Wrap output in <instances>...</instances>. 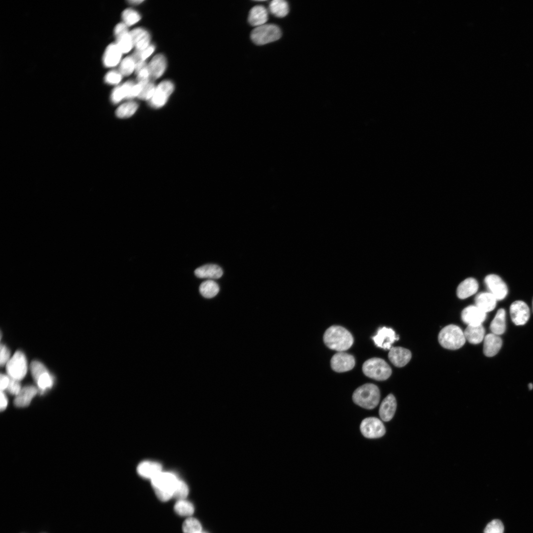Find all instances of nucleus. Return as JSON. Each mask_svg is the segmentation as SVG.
I'll return each mask as SVG.
<instances>
[{
  "label": "nucleus",
  "mask_w": 533,
  "mask_h": 533,
  "mask_svg": "<svg viewBox=\"0 0 533 533\" xmlns=\"http://www.w3.org/2000/svg\"><path fill=\"white\" fill-rule=\"evenodd\" d=\"M351 333L341 326L333 325L329 327L323 335V341L329 348L339 352L349 349L353 343Z\"/></svg>",
  "instance_id": "nucleus-1"
},
{
  "label": "nucleus",
  "mask_w": 533,
  "mask_h": 533,
  "mask_svg": "<svg viewBox=\"0 0 533 533\" xmlns=\"http://www.w3.org/2000/svg\"><path fill=\"white\" fill-rule=\"evenodd\" d=\"M179 481L173 473L161 471L151 479V483L157 497L166 501L173 497Z\"/></svg>",
  "instance_id": "nucleus-2"
},
{
  "label": "nucleus",
  "mask_w": 533,
  "mask_h": 533,
  "mask_svg": "<svg viewBox=\"0 0 533 533\" xmlns=\"http://www.w3.org/2000/svg\"><path fill=\"white\" fill-rule=\"evenodd\" d=\"M380 399L379 389L373 383H366L358 387L352 395L353 401L356 404L369 410L377 407Z\"/></svg>",
  "instance_id": "nucleus-3"
},
{
  "label": "nucleus",
  "mask_w": 533,
  "mask_h": 533,
  "mask_svg": "<svg viewBox=\"0 0 533 533\" xmlns=\"http://www.w3.org/2000/svg\"><path fill=\"white\" fill-rule=\"evenodd\" d=\"M464 332L457 326L449 325L444 327L438 335L440 344L444 348L455 350L462 347L465 342Z\"/></svg>",
  "instance_id": "nucleus-4"
},
{
  "label": "nucleus",
  "mask_w": 533,
  "mask_h": 533,
  "mask_svg": "<svg viewBox=\"0 0 533 533\" xmlns=\"http://www.w3.org/2000/svg\"><path fill=\"white\" fill-rule=\"evenodd\" d=\"M362 371L368 377L377 381L387 380L391 374L389 365L382 359L372 358L363 364Z\"/></svg>",
  "instance_id": "nucleus-5"
},
{
  "label": "nucleus",
  "mask_w": 533,
  "mask_h": 533,
  "mask_svg": "<svg viewBox=\"0 0 533 533\" xmlns=\"http://www.w3.org/2000/svg\"><path fill=\"white\" fill-rule=\"evenodd\" d=\"M281 35L278 26L273 24H265L255 27L251 32L250 37L255 44L262 45L279 39Z\"/></svg>",
  "instance_id": "nucleus-6"
},
{
  "label": "nucleus",
  "mask_w": 533,
  "mask_h": 533,
  "mask_svg": "<svg viewBox=\"0 0 533 533\" xmlns=\"http://www.w3.org/2000/svg\"><path fill=\"white\" fill-rule=\"evenodd\" d=\"M27 368L26 356L21 351H16L6 364V370L8 376L18 381L25 377Z\"/></svg>",
  "instance_id": "nucleus-7"
},
{
  "label": "nucleus",
  "mask_w": 533,
  "mask_h": 533,
  "mask_svg": "<svg viewBox=\"0 0 533 533\" xmlns=\"http://www.w3.org/2000/svg\"><path fill=\"white\" fill-rule=\"evenodd\" d=\"M174 85L169 80L161 82L155 88L154 94L149 100L150 106L153 108L163 107L174 91Z\"/></svg>",
  "instance_id": "nucleus-8"
},
{
  "label": "nucleus",
  "mask_w": 533,
  "mask_h": 533,
  "mask_svg": "<svg viewBox=\"0 0 533 533\" xmlns=\"http://www.w3.org/2000/svg\"><path fill=\"white\" fill-rule=\"evenodd\" d=\"M360 429L362 435L367 438H378L383 436L385 433L383 423L375 417L364 419L360 424Z\"/></svg>",
  "instance_id": "nucleus-9"
},
{
  "label": "nucleus",
  "mask_w": 533,
  "mask_h": 533,
  "mask_svg": "<svg viewBox=\"0 0 533 533\" xmlns=\"http://www.w3.org/2000/svg\"><path fill=\"white\" fill-rule=\"evenodd\" d=\"M485 283L489 292L492 294L497 300L504 299L507 295L508 288L506 283L497 275L491 274L485 278Z\"/></svg>",
  "instance_id": "nucleus-10"
},
{
  "label": "nucleus",
  "mask_w": 533,
  "mask_h": 533,
  "mask_svg": "<svg viewBox=\"0 0 533 533\" xmlns=\"http://www.w3.org/2000/svg\"><path fill=\"white\" fill-rule=\"evenodd\" d=\"M114 34L116 39L115 44L122 53H126L130 51L134 45L127 26L124 23L117 24L114 28Z\"/></svg>",
  "instance_id": "nucleus-11"
},
{
  "label": "nucleus",
  "mask_w": 533,
  "mask_h": 533,
  "mask_svg": "<svg viewBox=\"0 0 533 533\" xmlns=\"http://www.w3.org/2000/svg\"><path fill=\"white\" fill-rule=\"evenodd\" d=\"M375 344L383 349H390L392 344L399 337L391 328L382 327L379 328L377 334L372 337Z\"/></svg>",
  "instance_id": "nucleus-12"
},
{
  "label": "nucleus",
  "mask_w": 533,
  "mask_h": 533,
  "mask_svg": "<svg viewBox=\"0 0 533 533\" xmlns=\"http://www.w3.org/2000/svg\"><path fill=\"white\" fill-rule=\"evenodd\" d=\"M354 357L344 352H339L335 354L331 359V366L335 372H345L351 370L355 366Z\"/></svg>",
  "instance_id": "nucleus-13"
},
{
  "label": "nucleus",
  "mask_w": 533,
  "mask_h": 533,
  "mask_svg": "<svg viewBox=\"0 0 533 533\" xmlns=\"http://www.w3.org/2000/svg\"><path fill=\"white\" fill-rule=\"evenodd\" d=\"M510 313L513 322L518 326L525 324L530 316L529 307L522 301H516L511 305Z\"/></svg>",
  "instance_id": "nucleus-14"
},
{
  "label": "nucleus",
  "mask_w": 533,
  "mask_h": 533,
  "mask_svg": "<svg viewBox=\"0 0 533 533\" xmlns=\"http://www.w3.org/2000/svg\"><path fill=\"white\" fill-rule=\"evenodd\" d=\"M486 317V313L475 305H471L465 307L461 313L462 321L470 326L482 325Z\"/></svg>",
  "instance_id": "nucleus-15"
},
{
  "label": "nucleus",
  "mask_w": 533,
  "mask_h": 533,
  "mask_svg": "<svg viewBox=\"0 0 533 533\" xmlns=\"http://www.w3.org/2000/svg\"><path fill=\"white\" fill-rule=\"evenodd\" d=\"M388 358L395 366L402 367L406 365L411 360L412 354L410 351L402 347H392L388 353Z\"/></svg>",
  "instance_id": "nucleus-16"
},
{
  "label": "nucleus",
  "mask_w": 533,
  "mask_h": 533,
  "mask_svg": "<svg viewBox=\"0 0 533 533\" xmlns=\"http://www.w3.org/2000/svg\"><path fill=\"white\" fill-rule=\"evenodd\" d=\"M166 65V59L164 55H155L148 65L150 79L153 81L160 77L164 72Z\"/></svg>",
  "instance_id": "nucleus-17"
},
{
  "label": "nucleus",
  "mask_w": 533,
  "mask_h": 533,
  "mask_svg": "<svg viewBox=\"0 0 533 533\" xmlns=\"http://www.w3.org/2000/svg\"><path fill=\"white\" fill-rule=\"evenodd\" d=\"M502 341L500 337L493 333L488 334L484 339L483 352L488 357L496 355L500 349Z\"/></svg>",
  "instance_id": "nucleus-18"
},
{
  "label": "nucleus",
  "mask_w": 533,
  "mask_h": 533,
  "mask_svg": "<svg viewBox=\"0 0 533 533\" xmlns=\"http://www.w3.org/2000/svg\"><path fill=\"white\" fill-rule=\"evenodd\" d=\"M397 407L396 400L394 396L390 394L382 401L379 408V415L384 421L390 420L395 414Z\"/></svg>",
  "instance_id": "nucleus-19"
},
{
  "label": "nucleus",
  "mask_w": 533,
  "mask_h": 533,
  "mask_svg": "<svg viewBox=\"0 0 533 533\" xmlns=\"http://www.w3.org/2000/svg\"><path fill=\"white\" fill-rule=\"evenodd\" d=\"M478 287V283L475 278H467L458 285L457 290V296L460 299L467 298L475 294Z\"/></svg>",
  "instance_id": "nucleus-20"
},
{
  "label": "nucleus",
  "mask_w": 533,
  "mask_h": 533,
  "mask_svg": "<svg viewBox=\"0 0 533 533\" xmlns=\"http://www.w3.org/2000/svg\"><path fill=\"white\" fill-rule=\"evenodd\" d=\"M122 53L115 43L109 44L103 55V61L104 66L106 67L116 66L121 59Z\"/></svg>",
  "instance_id": "nucleus-21"
},
{
  "label": "nucleus",
  "mask_w": 533,
  "mask_h": 533,
  "mask_svg": "<svg viewBox=\"0 0 533 533\" xmlns=\"http://www.w3.org/2000/svg\"><path fill=\"white\" fill-rule=\"evenodd\" d=\"M130 33L133 45L136 50H143L150 45V35L145 29L141 28H135L131 31Z\"/></svg>",
  "instance_id": "nucleus-22"
},
{
  "label": "nucleus",
  "mask_w": 533,
  "mask_h": 533,
  "mask_svg": "<svg viewBox=\"0 0 533 533\" xmlns=\"http://www.w3.org/2000/svg\"><path fill=\"white\" fill-rule=\"evenodd\" d=\"M268 20V12L263 5H256L250 10L248 20L249 24L254 27L264 25Z\"/></svg>",
  "instance_id": "nucleus-23"
},
{
  "label": "nucleus",
  "mask_w": 533,
  "mask_h": 533,
  "mask_svg": "<svg viewBox=\"0 0 533 533\" xmlns=\"http://www.w3.org/2000/svg\"><path fill=\"white\" fill-rule=\"evenodd\" d=\"M497 301L489 292L480 293L475 298V305L486 313L495 309Z\"/></svg>",
  "instance_id": "nucleus-24"
},
{
  "label": "nucleus",
  "mask_w": 533,
  "mask_h": 533,
  "mask_svg": "<svg viewBox=\"0 0 533 533\" xmlns=\"http://www.w3.org/2000/svg\"><path fill=\"white\" fill-rule=\"evenodd\" d=\"M37 392L38 390L35 386L33 385L25 386L21 389L19 394L16 395L14 401V405L18 407L28 406Z\"/></svg>",
  "instance_id": "nucleus-25"
},
{
  "label": "nucleus",
  "mask_w": 533,
  "mask_h": 533,
  "mask_svg": "<svg viewBox=\"0 0 533 533\" xmlns=\"http://www.w3.org/2000/svg\"><path fill=\"white\" fill-rule=\"evenodd\" d=\"M195 276L200 278L218 279L223 271L220 266L215 264H207L197 268L194 271Z\"/></svg>",
  "instance_id": "nucleus-26"
},
{
  "label": "nucleus",
  "mask_w": 533,
  "mask_h": 533,
  "mask_svg": "<svg viewBox=\"0 0 533 533\" xmlns=\"http://www.w3.org/2000/svg\"><path fill=\"white\" fill-rule=\"evenodd\" d=\"M137 471L142 477L152 479L162 471V466L156 462L145 461L138 465Z\"/></svg>",
  "instance_id": "nucleus-27"
},
{
  "label": "nucleus",
  "mask_w": 533,
  "mask_h": 533,
  "mask_svg": "<svg viewBox=\"0 0 533 533\" xmlns=\"http://www.w3.org/2000/svg\"><path fill=\"white\" fill-rule=\"evenodd\" d=\"M464 332L466 340L472 344L480 343L485 338V329L482 325H468Z\"/></svg>",
  "instance_id": "nucleus-28"
},
{
  "label": "nucleus",
  "mask_w": 533,
  "mask_h": 533,
  "mask_svg": "<svg viewBox=\"0 0 533 533\" xmlns=\"http://www.w3.org/2000/svg\"><path fill=\"white\" fill-rule=\"evenodd\" d=\"M135 82L129 80L117 86L112 91L111 100L114 104L118 103L124 98L129 99L131 90Z\"/></svg>",
  "instance_id": "nucleus-29"
},
{
  "label": "nucleus",
  "mask_w": 533,
  "mask_h": 533,
  "mask_svg": "<svg viewBox=\"0 0 533 533\" xmlns=\"http://www.w3.org/2000/svg\"><path fill=\"white\" fill-rule=\"evenodd\" d=\"M505 318V310L503 308L499 309L490 326L492 333L499 336L504 333L506 328Z\"/></svg>",
  "instance_id": "nucleus-30"
},
{
  "label": "nucleus",
  "mask_w": 533,
  "mask_h": 533,
  "mask_svg": "<svg viewBox=\"0 0 533 533\" xmlns=\"http://www.w3.org/2000/svg\"><path fill=\"white\" fill-rule=\"evenodd\" d=\"M269 10L272 14L276 17H284L289 12V4L285 0H273L269 3Z\"/></svg>",
  "instance_id": "nucleus-31"
},
{
  "label": "nucleus",
  "mask_w": 533,
  "mask_h": 533,
  "mask_svg": "<svg viewBox=\"0 0 533 533\" xmlns=\"http://www.w3.org/2000/svg\"><path fill=\"white\" fill-rule=\"evenodd\" d=\"M199 292L206 298H212L217 295L219 286L214 281L208 280L203 282L200 285Z\"/></svg>",
  "instance_id": "nucleus-32"
},
{
  "label": "nucleus",
  "mask_w": 533,
  "mask_h": 533,
  "mask_svg": "<svg viewBox=\"0 0 533 533\" xmlns=\"http://www.w3.org/2000/svg\"><path fill=\"white\" fill-rule=\"evenodd\" d=\"M138 108V104L133 101L125 103L116 110L115 114L119 118H127L132 116Z\"/></svg>",
  "instance_id": "nucleus-33"
},
{
  "label": "nucleus",
  "mask_w": 533,
  "mask_h": 533,
  "mask_svg": "<svg viewBox=\"0 0 533 533\" xmlns=\"http://www.w3.org/2000/svg\"><path fill=\"white\" fill-rule=\"evenodd\" d=\"M174 510L177 514L182 516H190L194 512V507L191 503L184 499L178 500L174 505Z\"/></svg>",
  "instance_id": "nucleus-34"
},
{
  "label": "nucleus",
  "mask_w": 533,
  "mask_h": 533,
  "mask_svg": "<svg viewBox=\"0 0 533 533\" xmlns=\"http://www.w3.org/2000/svg\"><path fill=\"white\" fill-rule=\"evenodd\" d=\"M184 533H199L201 532V525L195 518L189 517L184 522L182 526Z\"/></svg>",
  "instance_id": "nucleus-35"
},
{
  "label": "nucleus",
  "mask_w": 533,
  "mask_h": 533,
  "mask_svg": "<svg viewBox=\"0 0 533 533\" xmlns=\"http://www.w3.org/2000/svg\"><path fill=\"white\" fill-rule=\"evenodd\" d=\"M135 62L132 56H127L121 62L119 72L122 76H128L135 70Z\"/></svg>",
  "instance_id": "nucleus-36"
},
{
  "label": "nucleus",
  "mask_w": 533,
  "mask_h": 533,
  "mask_svg": "<svg viewBox=\"0 0 533 533\" xmlns=\"http://www.w3.org/2000/svg\"><path fill=\"white\" fill-rule=\"evenodd\" d=\"M122 18L123 23L126 26H130L138 22L141 19V16L136 10L128 8L123 11Z\"/></svg>",
  "instance_id": "nucleus-37"
},
{
  "label": "nucleus",
  "mask_w": 533,
  "mask_h": 533,
  "mask_svg": "<svg viewBox=\"0 0 533 533\" xmlns=\"http://www.w3.org/2000/svg\"><path fill=\"white\" fill-rule=\"evenodd\" d=\"M40 391L43 392L46 389L51 388L53 385V378L48 371L40 375L36 380Z\"/></svg>",
  "instance_id": "nucleus-38"
},
{
  "label": "nucleus",
  "mask_w": 533,
  "mask_h": 533,
  "mask_svg": "<svg viewBox=\"0 0 533 533\" xmlns=\"http://www.w3.org/2000/svg\"><path fill=\"white\" fill-rule=\"evenodd\" d=\"M155 46L153 44H150L148 47L142 50H136L131 55L134 59L135 64L139 62L145 61L154 51Z\"/></svg>",
  "instance_id": "nucleus-39"
},
{
  "label": "nucleus",
  "mask_w": 533,
  "mask_h": 533,
  "mask_svg": "<svg viewBox=\"0 0 533 533\" xmlns=\"http://www.w3.org/2000/svg\"><path fill=\"white\" fill-rule=\"evenodd\" d=\"M504 526L502 522L495 519L489 523L484 529V533H503Z\"/></svg>",
  "instance_id": "nucleus-40"
},
{
  "label": "nucleus",
  "mask_w": 533,
  "mask_h": 533,
  "mask_svg": "<svg viewBox=\"0 0 533 533\" xmlns=\"http://www.w3.org/2000/svg\"><path fill=\"white\" fill-rule=\"evenodd\" d=\"M155 86L152 81L150 80L148 83L142 87V89L138 96V98L142 100H149L153 96Z\"/></svg>",
  "instance_id": "nucleus-41"
},
{
  "label": "nucleus",
  "mask_w": 533,
  "mask_h": 533,
  "mask_svg": "<svg viewBox=\"0 0 533 533\" xmlns=\"http://www.w3.org/2000/svg\"><path fill=\"white\" fill-rule=\"evenodd\" d=\"M189 493V489L186 484L182 481L179 480L175 491L173 497L178 500L184 499Z\"/></svg>",
  "instance_id": "nucleus-42"
},
{
  "label": "nucleus",
  "mask_w": 533,
  "mask_h": 533,
  "mask_svg": "<svg viewBox=\"0 0 533 533\" xmlns=\"http://www.w3.org/2000/svg\"><path fill=\"white\" fill-rule=\"evenodd\" d=\"M32 375L36 380L40 375L48 371L44 365L38 361H33L30 366Z\"/></svg>",
  "instance_id": "nucleus-43"
},
{
  "label": "nucleus",
  "mask_w": 533,
  "mask_h": 533,
  "mask_svg": "<svg viewBox=\"0 0 533 533\" xmlns=\"http://www.w3.org/2000/svg\"><path fill=\"white\" fill-rule=\"evenodd\" d=\"M122 76V75L119 71H111L105 75L104 80L108 84H117L121 81Z\"/></svg>",
  "instance_id": "nucleus-44"
},
{
  "label": "nucleus",
  "mask_w": 533,
  "mask_h": 533,
  "mask_svg": "<svg viewBox=\"0 0 533 533\" xmlns=\"http://www.w3.org/2000/svg\"><path fill=\"white\" fill-rule=\"evenodd\" d=\"M9 382L6 389L10 393L16 396L19 394L22 389L20 383H19V381L12 379L10 377H9Z\"/></svg>",
  "instance_id": "nucleus-45"
},
{
  "label": "nucleus",
  "mask_w": 533,
  "mask_h": 533,
  "mask_svg": "<svg viewBox=\"0 0 533 533\" xmlns=\"http://www.w3.org/2000/svg\"><path fill=\"white\" fill-rule=\"evenodd\" d=\"M0 365L3 366L4 365L6 364L9 360L10 351L5 345L2 344H1L0 345Z\"/></svg>",
  "instance_id": "nucleus-46"
},
{
  "label": "nucleus",
  "mask_w": 533,
  "mask_h": 533,
  "mask_svg": "<svg viewBox=\"0 0 533 533\" xmlns=\"http://www.w3.org/2000/svg\"><path fill=\"white\" fill-rule=\"evenodd\" d=\"M9 377L4 374L0 375V389L3 391L6 389L9 382Z\"/></svg>",
  "instance_id": "nucleus-47"
},
{
  "label": "nucleus",
  "mask_w": 533,
  "mask_h": 533,
  "mask_svg": "<svg viewBox=\"0 0 533 533\" xmlns=\"http://www.w3.org/2000/svg\"><path fill=\"white\" fill-rule=\"evenodd\" d=\"M7 405V398L3 391L0 392V410H4Z\"/></svg>",
  "instance_id": "nucleus-48"
},
{
  "label": "nucleus",
  "mask_w": 533,
  "mask_h": 533,
  "mask_svg": "<svg viewBox=\"0 0 533 533\" xmlns=\"http://www.w3.org/2000/svg\"><path fill=\"white\" fill-rule=\"evenodd\" d=\"M143 0H128V2L132 4H137L142 2Z\"/></svg>",
  "instance_id": "nucleus-49"
},
{
  "label": "nucleus",
  "mask_w": 533,
  "mask_h": 533,
  "mask_svg": "<svg viewBox=\"0 0 533 533\" xmlns=\"http://www.w3.org/2000/svg\"><path fill=\"white\" fill-rule=\"evenodd\" d=\"M529 387L530 389H532L533 388V384L532 383H530L529 384Z\"/></svg>",
  "instance_id": "nucleus-50"
},
{
  "label": "nucleus",
  "mask_w": 533,
  "mask_h": 533,
  "mask_svg": "<svg viewBox=\"0 0 533 533\" xmlns=\"http://www.w3.org/2000/svg\"></svg>",
  "instance_id": "nucleus-51"
},
{
  "label": "nucleus",
  "mask_w": 533,
  "mask_h": 533,
  "mask_svg": "<svg viewBox=\"0 0 533 533\" xmlns=\"http://www.w3.org/2000/svg\"><path fill=\"white\" fill-rule=\"evenodd\" d=\"M202 533V532H200V533Z\"/></svg>",
  "instance_id": "nucleus-52"
}]
</instances>
